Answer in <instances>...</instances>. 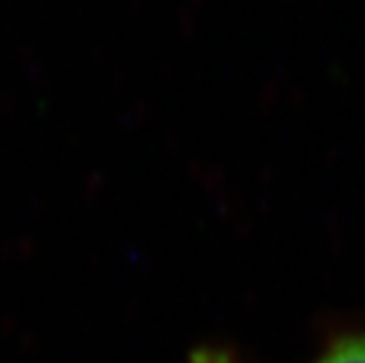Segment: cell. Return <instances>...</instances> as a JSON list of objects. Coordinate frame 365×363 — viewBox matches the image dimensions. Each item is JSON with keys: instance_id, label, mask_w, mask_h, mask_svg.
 <instances>
[{"instance_id": "cell-1", "label": "cell", "mask_w": 365, "mask_h": 363, "mask_svg": "<svg viewBox=\"0 0 365 363\" xmlns=\"http://www.w3.org/2000/svg\"><path fill=\"white\" fill-rule=\"evenodd\" d=\"M193 363H238L231 354L217 349H200ZM316 363H365V333L337 339Z\"/></svg>"}]
</instances>
